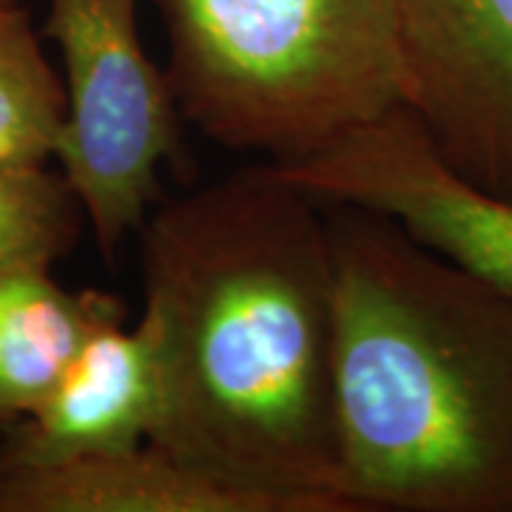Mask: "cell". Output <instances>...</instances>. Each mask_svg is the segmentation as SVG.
<instances>
[{"label": "cell", "mask_w": 512, "mask_h": 512, "mask_svg": "<svg viewBox=\"0 0 512 512\" xmlns=\"http://www.w3.org/2000/svg\"><path fill=\"white\" fill-rule=\"evenodd\" d=\"M120 319L117 293L66 288L46 265L0 274V436L52 393L94 330Z\"/></svg>", "instance_id": "9"}, {"label": "cell", "mask_w": 512, "mask_h": 512, "mask_svg": "<svg viewBox=\"0 0 512 512\" xmlns=\"http://www.w3.org/2000/svg\"><path fill=\"white\" fill-rule=\"evenodd\" d=\"M165 407V356L148 311L109 322L77 350L35 410L0 436V464H46L137 447L154 436Z\"/></svg>", "instance_id": "7"}, {"label": "cell", "mask_w": 512, "mask_h": 512, "mask_svg": "<svg viewBox=\"0 0 512 512\" xmlns=\"http://www.w3.org/2000/svg\"><path fill=\"white\" fill-rule=\"evenodd\" d=\"M328 225L350 512H512V296L379 211Z\"/></svg>", "instance_id": "2"}, {"label": "cell", "mask_w": 512, "mask_h": 512, "mask_svg": "<svg viewBox=\"0 0 512 512\" xmlns=\"http://www.w3.org/2000/svg\"><path fill=\"white\" fill-rule=\"evenodd\" d=\"M43 35L60 49L66 89L55 163L114 259L163 200L160 171L183 151V114L143 49L137 0H49Z\"/></svg>", "instance_id": "4"}, {"label": "cell", "mask_w": 512, "mask_h": 512, "mask_svg": "<svg viewBox=\"0 0 512 512\" xmlns=\"http://www.w3.org/2000/svg\"><path fill=\"white\" fill-rule=\"evenodd\" d=\"M137 234L165 356L148 441L268 512H350L328 205L259 163L160 200Z\"/></svg>", "instance_id": "1"}, {"label": "cell", "mask_w": 512, "mask_h": 512, "mask_svg": "<svg viewBox=\"0 0 512 512\" xmlns=\"http://www.w3.org/2000/svg\"><path fill=\"white\" fill-rule=\"evenodd\" d=\"M274 168L325 205L379 211L424 248L512 296V200L456 174L402 106L311 160Z\"/></svg>", "instance_id": "5"}, {"label": "cell", "mask_w": 512, "mask_h": 512, "mask_svg": "<svg viewBox=\"0 0 512 512\" xmlns=\"http://www.w3.org/2000/svg\"><path fill=\"white\" fill-rule=\"evenodd\" d=\"M402 109L464 180L512 200V0H393Z\"/></svg>", "instance_id": "6"}, {"label": "cell", "mask_w": 512, "mask_h": 512, "mask_svg": "<svg viewBox=\"0 0 512 512\" xmlns=\"http://www.w3.org/2000/svg\"><path fill=\"white\" fill-rule=\"evenodd\" d=\"M174 100L211 143L291 165L402 106L393 0H157Z\"/></svg>", "instance_id": "3"}, {"label": "cell", "mask_w": 512, "mask_h": 512, "mask_svg": "<svg viewBox=\"0 0 512 512\" xmlns=\"http://www.w3.org/2000/svg\"><path fill=\"white\" fill-rule=\"evenodd\" d=\"M0 512H268L154 441L46 464H0Z\"/></svg>", "instance_id": "8"}, {"label": "cell", "mask_w": 512, "mask_h": 512, "mask_svg": "<svg viewBox=\"0 0 512 512\" xmlns=\"http://www.w3.org/2000/svg\"><path fill=\"white\" fill-rule=\"evenodd\" d=\"M83 208L60 171L0 168V274L55 268L83 234Z\"/></svg>", "instance_id": "11"}, {"label": "cell", "mask_w": 512, "mask_h": 512, "mask_svg": "<svg viewBox=\"0 0 512 512\" xmlns=\"http://www.w3.org/2000/svg\"><path fill=\"white\" fill-rule=\"evenodd\" d=\"M66 89L20 0H0V168L55 160Z\"/></svg>", "instance_id": "10"}]
</instances>
